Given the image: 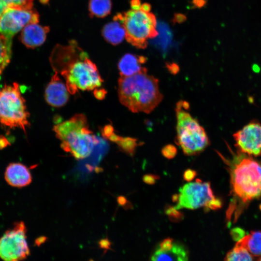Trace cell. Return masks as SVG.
Returning a JSON list of instances; mask_svg holds the SVG:
<instances>
[{
    "label": "cell",
    "mask_w": 261,
    "mask_h": 261,
    "mask_svg": "<svg viewBox=\"0 0 261 261\" xmlns=\"http://www.w3.org/2000/svg\"><path fill=\"white\" fill-rule=\"evenodd\" d=\"M130 5L132 10H140L141 6V0H131Z\"/></svg>",
    "instance_id": "cell-31"
},
{
    "label": "cell",
    "mask_w": 261,
    "mask_h": 261,
    "mask_svg": "<svg viewBox=\"0 0 261 261\" xmlns=\"http://www.w3.org/2000/svg\"><path fill=\"white\" fill-rule=\"evenodd\" d=\"M165 65L168 71L173 74L175 75L179 72V66L174 62H168L166 63Z\"/></svg>",
    "instance_id": "cell-28"
},
{
    "label": "cell",
    "mask_w": 261,
    "mask_h": 261,
    "mask_svg": "<svg viewBox=\"0 0 261 261\" xmlns=\"http://www.w3.org/2000/svg\"><path fill=\"white\" fill-rule=\"evenodd\" d=\"M4 177L9 185L16 188L26 187L32 181V176L29 168L18 162L10 163L6 167Z\"/></svg>",
    "instance_id": "cell-13"
},
{
    "label": "cell",
    "mask_w": 261,
    "mask_h": 261,
    "mask_svg": "<svg viewBox=\"0 0 261 261\" xmlns=\"http://www.w3.org/2000/svg\"><path fill=\"white\" fill-rule=\"evenodd\" d=\"M187 20V16L185 14L181 13H175L174 14L172 20L174 24H181Z\"/></svg>",
    "instance_id": "cell-30"
},
{
    "label": "cell",
    "mask_w": 261,
    "mask_h": 261,
    "mask_svg": "<svg viewBox=\"0 0 261 261\" xmlns=\"http://www.w3.org/2000/svg\"><path fill=\"white\" fill-rule=\"evenodd\" d=\"M48 26H43L37 23H31L23 28L20 34L22 43L27 47L34 48L45 42L49 31Z\"/></svg>",
    "instance_id": "cell-14"
},
{
    "label": "cell",
    "mask_w": 261,
    "mask_h": 261,
    "mask_svg": "<svg viewBox=\"0 0 261 261\" xmlns=\"http://www.w3.org/2000/svg\"><path fill=\"white\" fill-rule=\"evenodd\" d=\"M94 94L96 97L98 99H102L105 94V92L102 89H100L98 91L96 90L94 92Z\"/></svg>",
    "instance_id": "cell-36"
},
{
    "label": "cell",
    "mask_w": 261,
    "mask_h": 261,
    "mask_svg": "<svg viewBox=\"0 0 261 261\" xmlns=\"http://www.w3.org/2000/svg\"><path fill=\"white\" fill-rule=\"evenodd\" d=\"M8 8L22 9H32L34 0H3Z\"/></svg>",
    "instance_id": "cell-23"
},
{
    "label": "cell",
    "mask_w": 261,
    "mask_h": 261,
    "mask_svg": "<svg viewBox=\"0 0 261 261\" xmlns=\"http://www.w3.org/2000/svg\"><path fill=\"white\" fill-rule=\"evenodd\" d=\"M39 15L34 10L8 8L0 17V34L12 37L26 25L39 22Z\"/></svg>",
    "instance_id": "cell-10"
},
{
    "label": "cell",
    "mask_w": 261,
    "mask_h": 261,
    "mask_svg": "<svg viewBox=\"0 0 261 261\" xmlns=\"http://www.w3.org/2000/svg\"><path fill=\"white\" fill-rule=\"evenodd\" d=\"M113 19L123 24L126 30L127 41L137 48H145L148 44L147 40L158 35L156 18L151 13L131 9L118 13Z\"/></svg>",
    "instance_id": "cell-6"
},
{
    "label": "cell",
    "mask_w": 261,
    "mask_h": 261,
    "mask_svg": "<svg viewBox=\"0 0 261 261\" xmlns=\"http://www.w3.org/2000/svg\"><path fill=\"white\" fill-rule=\"evenodd\" d=\"M238 150L250 156H261V123L253 120L233 134Z\"/></svg>",
    "instance_id": "cell-11"
},
{
    "label": "cell",
    "mask_w": 261,
    "mask_h": 261,
    "mask_svg": "<svg viewBox=\"0 0 261 261\" xmlns=\"http://www.w3.org/2000/svg\"><path fill=\"white\" fill-rule=\"evenodd\" d=\"M9 144V142L5 137L3 136L0 137V149L5 148Z\"/></svg>",
    "instance_id": "cell-35"
},
{
    "label": "cell",
    "mask_w": 261,
    "mask_h": 261,
    "mask_svg": "<svg viewBox=\"0 0 261 261\" xmlns=\"http://www.w3.org/2000/svg\"><path fill=\"white\" fill-rule=\"evenodd\" d=\"M12 38L0 34V74L11 57Z\"/></svg>",
    "instance_id": "cell-20"
},
{
    "label": "cell",
    "mask_w": 261,
    "mask_h": 261,
    "mask_svg": "<svg viewBox=\"0 0 261 261\" xmlns=\"http://www.w3.org/2000/svg\"><path fill=\"white\" fill-rule=\"evenodd\" d=\"M160 177L158 175L153 174H147L145 175L143 177L144 182L149 185L154 184L156 180L159 179Z\"/></svg>",
    "instance_id": "cell-27"
},
{
    "label": "cell",
    "mask_w": 261,
    "mask_h": 261,
    "mask_svg": "<svg viewBox=\"0 0 261 261\" xmlns=\"http://www.w3.org/2000/svg\"><path fill=\"white\" fill-rule=\"evenodd\" d=\"M116 143L124 152L130 156H133L139 145L137 140L131 137L119 136Z\"/></svg>",
    "instance_id": "cell-22"
},
{
    "label": "cell",
    "mask_w": 261,
    "mask_h": 261,
    "mask_svg": "<svg viewBox=\"0 0 261 261\" xmlns=\"http://www.w3.org/2000/svg\"><path fill=\"white\" fill-rule=\"evenodd\" d=\"M52 67L65 80L70 94L79 90H91L103 82L96 65L75 41L66 45L57 44L50 57Z\"/></svg>",
    "instance_id": "cell-1"
},
{
    "label": "cell",
    "mask_w": 261,
    "mask_h": 261,
    "mask_svg": "<svg viewBox=\"0 0 261 261\" xmlns=\"http://www.w3.org/2000/svg\"><path fill=\"white\" fill-rule=\"evenodd\" d=\"M146 61L147 58L145 56L126 54L118 63L120 76H130L140 72H147V69L142 66Z\"/></svg>",
    "instance_id": "cell-15"
},
{
    "label": "cell",
    "mask_w": 261,
    "mask_h": 261,
    "mask_svg": "<svg viewBox=\"0 0 261 261\" xmlns=\"http://www.w3.org/2000/svg\"><path fill=\"white\" fill-rule=\"evenodd\" d=\"M232 230L233 231H232V234H233V237H234L235 239H238V238H240L242 237L243 236L242 234L244 233V231L242 230L239 228H236Z\"/></svg>",
    "instance_id": "cell-32"
},
{
    "label": "cell",
    "mask_w": 261,
    "mask_h": 261,
    "mask_svg": "<svg viewBox=\"0 0 261 261\" xmlns=\"http://www.w3.org/2000/svg\"><path fill=\"white\" fill-rule=\"evenodd\" d=\"M197 172L193 170L188 169L186 170L183 174V178L187 181L192 180L196 176Z\"/></svg>",
    "instance_id": "cell-29"
},
{
    "label": "cell",
    "mask_w": 261,
    "mask_h": 261,
    "mask_svg": "<svg viewBox=\"0 0 261 261\" xmlns=\"http://www.w3.org/2000/svg\"><path fill=\"white\" fill-rule=\"evenodd\" d=\"M173 200L177 203V209H195L204 206L206 210H217L222 206V202L214 195L209 182H196L184 185L179 193L173 196Z\"/></svg>",
    "instance_id": "cell-8"
},
{
    "label": "cell",
    "mask_w": 261,
    "mask_h": 261,
    "mask_svg": "<svg viewBox=\"0 0 261 261\" xmlns=\"http://www.w3.org/2000/svg\"><path fill=\"white\" fill-rule=\"evenodd\" d=\"M258 260V261H261V258H260Z\"/></svg>",
    "instance_id": "cell-39"
},
{
    "label": "cell",
    "mask_w": 261,
    "mask_h": 261,
    "mask_svg": "<svg viewBox=\"0 0 261 261\" xmlns=\"http://www.w3.org/2000/svg\"><path fill=\"white\" fill-rule=\"evenodd\" d=\"M174 207L168 205L165 207V213L173 222H179L184 218L183 214Z\"/></svg>",
    "instance_id": "cell-24"
},
{
    "label": "cell",
    "mask_w": 261,
    "mask_h": 261,
    "mask_svg": "<svg viewBox=\"0 0 261 261\" xmlns=\"http://www.w3.org/2000/svg\"><path fill=\"white\" fill-rule=\"evenodd\" d=\"M252 255L245 247L235 245V247L228 252L225 261H252Z\"/></svg>",
    "instance_id": "cell-21"
},
{
    "label": "cell",
    "mask_w": 261,
    "mask_h": 261,
    "mask_svg": "<svg viewBox=\"0 0 261 261\" xmlns=\"http://www.w3.org/2000/svg\"><path fill=\"white\" fill-rule=\"evenodd\" d=\"M232 153V158L227 160L218 152L229 166L234 197L242 203L259 198L261 196V161L238 150Z\"/></svg>",
    "instance_id": "cell-3"
},
{
    "label": "cell",
    "mask_w": 261,
    "mask_h": 261,
    "mask_svg": "<svg viewBox=\"0 0 261 261\" xmlns=\"http://www.w3.org/2000/svg\"><path fill=\"white\" fill-rule=\"evenodd\" d=\"M187 110L183 106L182 101L176 103L175 143L186 155H196L210 145V141L204 128Z\"/></svg>",
    "instance_id": "cell-5"
},
{
    "label": "cell",
    "mask_w": 261,
    "mask_h": 261,
    "mask_svg": "<svg viewBox=\"0 0 261 261\" xmlns=\"http://www.w3.org/2000/svg\"><path fill=\"white\" fill-rule=\"evenodd\" d=\"M53 130L61 141V148L77 160L89 156L99 143L89 128L87 117L83 114H75L55 125Z\"/></svg>",
    "instance_id": "cell-4"
},
{
    "label": "cell",
    "mask_w": 261,
    "mask_h": 261,
    "mask_svg": "<svg viewBox=\"0 0 261 261\" xmlns=\"http://www.w3.org/2000/svg\"><path fill=\"white\" fill-rule=\"evenodd\" d=\"M29 113L19 85H5L0 91V123L10 128H19L26 131L29 125Z\"/></svg>",
    "instance_id": "cell-7"
},
{
    "label": "cell",
    "mask_w": 261,
    "mask_h": 261,
    "mask_svg": "<svg viewBox=\"0 0 261 261\" xmlns=\"http://www.w3.org/2000/svg\"><path fill=\"white\" fill-rule=\"evenodd\" d=\"M111 0H89L88 10L91 17L103 18L111 13L112 9Z\"/></svg>",
    "instance_id": "cell-19"
},
{
    "label": "cell",
    "mask_w": 261,
    "mask_h": 261,
    "mask_svg": "<svg viewBox=\"0 0 261 261\" xmlns=\"http://www.w3.org/2000/svg\"><path fill=\"white\" fill-rule=\"evenodd\" d=\"M174 243V241L172 238H167L160 244L156 249L161 251H167L172 248Z\"/></svg>",
    "instance_id": "cell-26"
},
{
    "label": "cell",
    "mask_w": 261,
    "mask_h": 261,
    "mask_svg": "<svg viewBox=\"0 0 261 261\" xmlns=\"http://www.w3.org/2000/svg\"><path fill=\"white\" fill-rule=\"evenodd\" d=\"M151 9V4L147 2L144 3L142 4L140 8V10L145 13H149Z\"/></svg>",
    "instance_id": "cell-34"
},
{
    "label": "cell",
    "mask_w": 261,
    "mask_h": 261,
    "mask_svg": "<svg viewBox=\"0 0 261 261\" xmlns=\"http://www.w3.org/2000/svg\"><path fill=\"white\" fill-rule=\"evenodd\" d=\"M206 0H197L192 2L193 5L196 8H202L206 4Z\"/></svg>",
    "instance_id": "cell-33"
},
{
    "label": "cell",
    "mask_w": 261,
    "mask_h": 261,
    "mask_svg": "<svg viewBox=\"0 0 261 261\" xmlns=\"http://www.w3.org/2000/svg\"><path fill=\"white\" fill-rule=\"evenodd\" d=\"M27 229L22 221L14 223L0 237V258L6 261L26 259L30 254L27 241Z\"/></svg>",
    "instance_id": "cell-9"
},
{
    "label": "cell",
    "mask_w": 261,
    "mask_h": 261,
    "mask_svg": "<svg viewBox=\"0 0 261 261\" xmlns=\"http://www.w3.org/2000/svg\"><path fill=\"white\" fill-rule=\"evenodd\" d=\"M69 93L65 82L61 79L58 73L55 72L45 89L46 102L53 107L63 106L69 100Z\"/></svg>",
    "instance_id": "cell-12"
},
{
    "label": "cell",
    "mask_w": 261,
    "mask_h": 261,
    "mask_svg": "<svg viewBox=\"0 0 261 261\" xmlns=\"http://www.w3.org/2000/svg\"><path fill=\"white\" fill-rule=\"evenodd\" d=\"M118 95L120 103L133 113H150L163 99L158 79L147 72L120 76Z\"/></svg>",
    "instance_id": "cell-2"
},
{
    "label": "cell",
    "mask_w": 261,
    "mask_h": 261,
    "mask_svg": "<svg viewBox=\"0 0 261 261\" xmlns=\"http://www.w3.org/2000/svg\"><path fill=\"white\" fill-rule=\"evenodd\" d=\"M196 0H192V2L195 1H196Z\"/></svg>",
    "instance_id": "cell-40"
},
{
    "label": "cell",
    "mask_w": 261,
    "mask_h": 261,
    "mask_svg": "<svg viewBox=\"0 0 261 261\" xmlns=\"http://www.w3.org/2000/svg\"><path fill=\"white\" fill-rule=\"evenodd\" d=\"M161 152L162 155L165 158L168 159H172L176 155L177 150L174 145L169 144L164 146Z\"/></svg>",
    "instance_id": "cell-25"
},
{
    "label": "cell",
    "mask_w": 261,
    "mask_h": 261,
    "mask_svg": "<svg viewBox=\"0 0 261 261\" xmlns=\"http://www.w3.org/2000/svg\"><path fill=\"white\" fill-rule=\"evenodd\" d=\"M42 2L45 3L48 0H40Z\"/></svg>",
    "instance_id": "cell-38"
},
{
    "label": "cell",
    "mask_w": 261,
    "mask_h": 261,
    "mask_svg": "<svg viewBox=\"0 0 261 261\" xmlns=\"http://www.w3.org/2000/svg\"><path fill=\"white\" fill-rule=\"evenodd\" d=\"M7 6L3 0H0V17L2 14Z\"/></svg>",
    "instance_id": "cell-37"
},
{
    "label": "cell",
    "mask_w": 261,
    "mask_h": 261,
    "mask_svg": "<svg viewBox=\"0 0 261 261\" xmlns=\"http://www.w3.org/2000/svg\"><path fill=\"white\" fill-rule=\"evenodd\" d=\"M188 258V252L185 246L181 243L174 242L172 248L167 251L156 249L150 259L152 261H187Z\"/></svg>",
    "instance_id": "cell-16"
},
{
    "label": "cell",
    "mask_w": 261,
    "mask_h": 261,
    "mask_svg": "<svg viewBox=\"0 0 261 261\" xmlns=\"http://www.w3.org/2000/svg\"><path fill=\"white\" fill-rule=\"evenodd\" d=\"M102 34L105 40L113 45L120 44L126 38V34L123 24L115 19L104 26Z\"/></svg>",
    "instance_id": "cell-17"
},
{
    "label": "cell",
    "mask_w": 261,
    "mask_h": 261,
    "mask_svg": "<svg viewBox=\"0 0 261 261\" xmlns=\"http://www.w3.org/2000/svg\"><path fill=\"white\" fill-rule=\"evenodd\" d=\"M246 248L252 255L261 256V232L251 231L236 244Z\"/></svg>",
    "instance_id": "cell-18"
}]
</instances>
